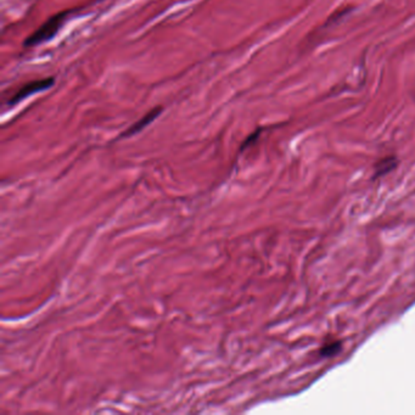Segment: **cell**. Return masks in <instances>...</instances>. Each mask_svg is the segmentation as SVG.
<instances>
[{
  "label": "cell",
  "instance_id": "6da1fadb",
  "mask_svg": "<svg viewBox=\"0 0 415 415\" xmlns=\"http://www.w3.org/2000/svg\"><path fill=\"white\" fill-rule=\"evenodd\" d=\"M68 14H70V11H64L60 12V14H56L55 16L50 17L42 27H39L38 30L32 34V36L28 37L26 42H24V45L26 46L38 45L44 42H48V40L51 38H54L56 33L59 32V30L62 27V24L66 21Z\"/></svg>",
  "mask_w": 415,
  "mask_h": 415
},
{
  "label": "cell",
  "instance_id": "3957f363",
  "mask_svg": "<svg viewBox=\"0 0 415 415\" xmlns=\"http://www.w3.org/2000/svg\"><path fill=\"white\" fill-rule=\"evenodd\" d=\"M161 112H162L161 106H157V107L152 108V110L150 111L148 115H145V116L142 118V120H139L138 122H135L133 126H130L129 128H128L126 132H124L121 136H122V138H126V136H132L134 135V134L142 132L144 128L148 127L150 123L154 122L156 118L160 116Z\"/></svg>",
  "mask_w": 415,
  "mask_h": 415
},
{
  "label": "cell",
  "instance_id": "277c9868",
  "mask_svg": "<svg viewBox=\"0 0 415 415\" xmlns=\"http://www.w3.org/2000/svg\"><path fill=\"white\" fill-rule=\"evenodd\" d=\"M396 166H397V158H396L395 156H390V157L382 158V160H380L376 163L375 174H374L373 179H377V178L390 173L392 170H395Z\"/></svg>",
  "mask_w": 415,
  "mask_h": 415
},
{
  "label": "cell",
  "instance_id": "5b68a950",
  "mask_svg": "<svg viewBox=\"0 0 415 415\" xmlns=\"http://www.w3.org/2000/svg\"><path fill=\"white\" fill-rule=\"evenodd\" d=\"M341 349H342L341 342L333 341L330 343H326V345H324L323 347H321L320 355H323V357H326V358L335 357V355H338L340 352H341Z\"/></svg>",
  "mask_w": 415,
  "mask_h": 415
},
{
  "label": "cell",
  "instance_id": "7a4b0ae2",
  "mask_svg": "<svg viewBox=\"0 0 415 415\" xmlns=\"http://www.w3.org/2000/svg\"><path fill=\"white\" fill-rule=\"evenodd\" d=\"M54 86V78H45V79H40V80H34V82H31L23 86L18 92L12 96L10 101H9V105H15L17 102H20L21 100L28 98L30 95L36 94V93L43 92V90H46Z\"/></svg>",
  "mask_w": 415,
  "mask_h": 415
}]
</instances>
